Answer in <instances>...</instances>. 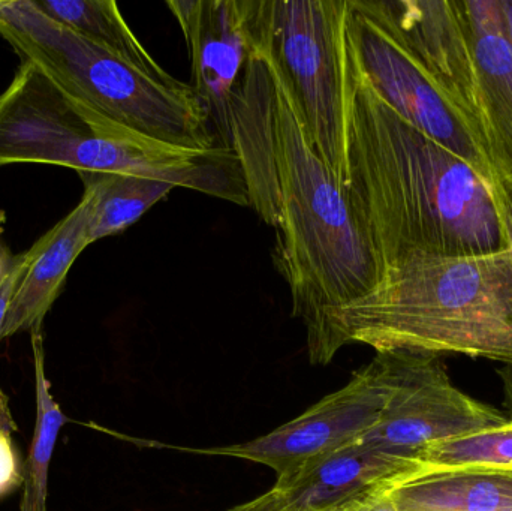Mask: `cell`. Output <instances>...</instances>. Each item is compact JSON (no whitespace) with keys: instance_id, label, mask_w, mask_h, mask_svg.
<instances>
[{"instance_id":"603a6c76","label":"cell","mask_w":512,"mask_h":511,"mask_svg":"<svg viewBox=\"0 0 512 511\" xmlns=\"http://www.w3.org/2000/svg\"><path fill=\"white\" fill-rule=\"evenodd\" d=\"M501 219L502 224H504L505 234H507L508 249H510L512 254V200L501 210Z\"/></svg>"},{"instance_id":"9c48e42d","label":"cell","mask_w":512,"mask_h":511,"mask_svg":"<svg viewBox=\"0 0 512 511\" xmlns=\"http://www.w3.org/2000/svg\"><path fill=\"white\" fill-rule=\"evenodd\" d=\"M390 392L387 356L378 353L345 387L270 434L234 446L192 452L265 465L276 473L277 480H283L316 459L358 443L381 419Z\"/></svg>"},{"instance_id":"7a4b0ae2","label":"cell","mask_w":512,"mask_h":511,"mask_svg":"<svg viewBox=\"0 0 512 511\" xmlns=\"http://www.w3.org/2000/svg\"><path fill=\"white\" fill-rule=\"evenodd\" d=\"M376 353L459 354L512 366V254H414L385 267L367 296L334 312L312 365L346 345Z\"/></svg>"},{"instance_id":"277c9868","label":"cell","mask_w":512,"mask_h":511,"mask_svg":"<svg viewBox=\"0 0 512 511\" xmlns=\"http://www.w3.org/2000/svg\"><path fill=\"white\" fill-rule=\"evenodd\" d=\"M0 36L89 113L174 146H219L191 84L149 74L48 17L33 0H0Z\"/></svg>"},{"instance_id":"7c38bea8","label":"cell","mask_w":512,"mask_h":511,"mask_svg":"<svg viewBox=\"0 0 512 511\" xmlns=\"http://www.w3.org/2000/svg\"><path fill=\"white\" fill-rule=\"evenodd\" d=\"M417 476L414 461L351 444L310 462L292 476L277 480L282 491L301 511H331L369 495L399 488Z\"/></svg>"},{"instance_id":"8992f818","label":"cell","mask_w":512,"mask_h":511,"mask_svg":"<svg viewBox=\"0 0 512 511\" xmlns=\"http://www.w3.org/2000/svg\"><path fill=\"white\" fill-rule=\"evenodd\" d=\"M349 0H261L268 63L294 101L310 146L346 180Z\"/></svg>"},{"instance_id":"4fadbf2b","label":"cell","mask_w":512,"mask_h":511,"mask_svg":"<svg viewBox=\"0 0 512 511\" xmlns=\"http://www.w3.org/2000/svg\"><path fill=\"white\" fill-rule=\"evenodd\" d=\"M477 72L493 159L512 188V47L501 0H457Z\"/></svg>"},{"instance_id":"30bf717a","label":"cell","mask_w":512,"mask_h":511,"mask_svg":"<svg viewBox=\"0 0 512 511\" xmlns=\"http://www.w3.org/2000/svg\"><path fill=\"white\" fill-rule=\"evenodd\" d=\"M107 123L75 104L36 66L21 62L0 93V167L45 164L95 171Z\"/></svg>"},{"instance_id":"44dd1931","label":"cell","mask_w":512,"mask_h":511,"mask_svg":"<svg viewBox=\"0 0 512 511\" xmlns=\"http://www.w3.org/2000/svg\"><path fill=\"white\" fill-rule=\"evenodd\" d=\"M30 261H32V251L30 249L24 252V254L14 257L5 278L0 282V335H2L3 323H5L9 303H11L18 285H20L21 279L26 275Z\"/></svg>"},{"instance_id":"d4e9b609","label":"cell","mask_w":512,"mask_h":511,"mask_svg":"<svg viewBox=\"0 0 512 511\" xmlns=\"http://www.w3.org/2000/svg\"><path fill=\"white\" fill-rule=\"evenodd\" d=\"M12 260L14 257L6 252V249L3 248L2 243H0V282L5 278L6 272H8L9 267H11Z\"/></svg>"},{"instance_id":"ffe728a7","label":"cell","mask_w":512,"mask_h":511,"mask_svg":"<svg viewBox=\"0 0 512 511\" xmlns=\"http://www.w3.org/2000/svg\"><path fill=\"white\" fill-rule=\"evenodd\" d=\"M15 429L8 398L0 390V498L23 485V464L12 441Z\"/></svg>"},{"instance_id":"cb8c5ba5","label":"cell","mask_w":512,"mask_h":511,"mask_svg":"<svg viewBox=\"0 0 512 511\" xmlns=\"http://www.w3.org/2000/svg\"><path fill=\"white\" fill-rule=\"evenodd\" d=\"M502 11H504L505 26H507L508 39L512 47V0H501Z\"/></svg>"},{"instance_id":"3957f363","label":"cell","mask_w":512,"mask_h":511,"mask_svg":"<svg viewBox=\"0 0 512 511\" xmlns=\"http://www.w3.org/2000/svg\"><path fill=\"white\" fill-rule=\"evenodd\" d=\"M270 69L279 182L273 258L288 284L292 315L306 327L310 351L328 318L375 290L384 269L345 188L310 146L288 89Z\"/></svg>"},{"instance_id":"d6986e66","label":"cell","mask_w":512,"mask_h":511,"mask_svg":"<svg viewBox=\"0 0 512 511\" xmlns=\"http://www.w3.org/2000/svg\"><path fill=\"white\" fill-rule=\"evenodd\" d=\"M414 462L417 465L414 480L454 471H512V419L495 428L432 444L415 456Z\"/></svg>"},{"instance_id":"2e32d148","label":"cell","mask_w":512,"mask_h":511,"mask_svg":"<svg viewBox=\"0 0 512 511\" xmlns=\"http://www.w3.org/2000/svg\"><path fill=\"white\" fill-rule=\"evenodd\" d=\"M84 192L90 195L89 243L116 236L143 218L176 186L159 180L117 173L83 171Z\"/></svg>"},{"instance_id":"6da1fadb","label":"cell","mask_w":512,"mask_h":511,"mask_svg":"<svg viewBox=\"0 0 512 511\" xmlns=\"http://www.w3.org/2000/svg\"><path fill=\"white\" fill-rule=\"evenodd\" d=\"M345 191L382 269L414 254L460 257L508 249L489 185L388 107L349 48Z\"/></svg>"},{"instance_id":"5b68a950","label":"cell","mask_w":512,"mask_h":511,"mask_svg":"<svg viewBox=\"0 0 512 511\" xmlns=\"http://www.w3.org/2000/svg\"><path fill=\"white\" fill-rule=\"evenodd\" d=\"M188 44L192 84L219 146L242 162L249 197L277 195L276 89L259 32L261 0H168Z\"/></svg>"},{"instance_id":"8fae6325","label":"cell","mask_w":512,"mask_h":511,"mask_svg":"<svg viewBox=\"0 0 512 511\" xmlns=\"http://www.w3.org/2000/svg\"><path fill=\"white\" fill-rule=\"evenodd\" d=\"M357 5L420 60L492 152L471 45L457 0H357Z\"/></svg>"},{"instance_id":"ac0fdd59","label":"cell","mask_w":512,"mask_h":511,"mask_svg":"<svg viewBox=\"0 0 512 511\" xmlns=\"http://www.w3.org/2000/svg\"><path fill=\"white\" fill-rule=\"evenodd\" d=\"M35 365L36 423L29 455L23 464V500L21 511H47L48 471L59 432L66 423L65 414L51 395L45 372L41 330L30 333Z\"/></svg>"},{"instance_id":"5bb4252c","label":"cell","mask_w":512,"mask_h":511,"mask_svg":"<svg viewBox=\"0 0 512 511\" xmlns=\"http://www.w3.org/2000/svg\"><path fill=\"white\" fill-rule=\"evenodd\" d=\"M90 209L92 200L84 192L77 207L33 243L32 261L9 303L0 341L18 332L42 330L45 315L59 297L69 270L90 245Z\"/></svg>"},{"instance_id":"7402d4cb","label":"cell","mask_w":512,"mask_h":511,"mask_svg":"<svg viewBox=\"0 0 512 511\" xmlns=\"http://www.w3.org/2000/svg\"><path fill=\"white\" fill-rule=\"evenodd\" d=\"M331 511H399V507H397L394 489H390V491L378 492L361 500L352 501Z\"/></svg>"},{"instance_id":"52a82bcc","label":"cell","mask_w":512,"mask_h":511,"mask_svg":"<svg viewBox=\"0 0 512 511\" xmlns=\"http://www.w3.org/2000/svg\"><path fill=\"white\" fill-rule=\"evenodd\" d=\"M348 48L355 65L379 98L406 122L474 168L489 185L496 206L512 197L487 144L475 134L420 60L381 23L349 0Z\"/></svg>"},{"instance_id":"9a60e30c","label":"cell","mask_w":512,"mask_h":511,"mask_svg":"<svg viewBox=\"0 0 512 511\" xmlns=\"http://www.w3.org/2000/svg\"><path fill=\"white\" fill-rule=\"evenodd\" d=\"M399 511H512V471L432 474L394 489Z\"/></svg>"},{"instance_id":"ba28073f","label":"cell","mask_w":512,"mask_h":511,"mask_svg":"<svg viewBox=\"0 0 512 511\" xmlns=\"http://www.w3.org/2000/svg\"><path fill=\"white\" fill-rule=\"evenodd\" d=\"M391 392L381 419L358 443L414 461L439 441L504 425L510 417L451 383L441 357L384 353Z\"/></svg>"},{"instance_id":"e0dca14e","label":"cell","mask_w":512,"mask_h":511,"mask_svg":"<svg viewBox=\"0 0 512 511\" xmlns=\"http://www.w3.org/2000/svg\"><path fill=\"white\" fill-rule=\"evenodd\" d=\"M44 14L162 80H171L129 29L113 0H33Z\"/></svg>"}]
</instances>
